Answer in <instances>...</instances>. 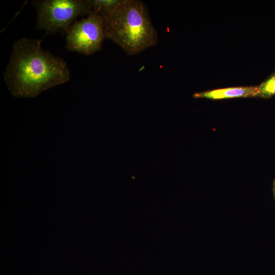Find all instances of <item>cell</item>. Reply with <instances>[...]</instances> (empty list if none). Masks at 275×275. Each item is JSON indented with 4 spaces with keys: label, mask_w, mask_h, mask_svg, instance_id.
<instances>
[{
    "label": "cell",
    "mask_w": 275,
    "mask_h": 275,
    "mask_svg": "<svg viewBox=\"0 0 275 275\" xmlns=\"http://www.w3.org/2000/svg\"><path fill=\"white\" fill-rule=\"evenodd\" d=\"M123 0H89L92 12L102 18L109 15Z\"/></svg>",
    "instance_id": "6"
},
{
    "label": "cell",
    "mask_w": 275,
    "mask_h": 275,
    "mask_svg": "<svg viewBox=\"0 0 275 275\" xmlns=\"http://www.w3.org/2000/svg\"><path fill=\"white\" fill-rule=\"evenodd\" d=\"M103 21L106 38L128 55L138 54L157 44V32L142 1L123 0Z\"/></svg>",
    "instance_id": "2"
},
{
    "label": "cell",
    "mask_w": 275,
    "mask_h": 275,
    "mask_svg": "<svg viewBox=\"0 0 275 275\" xmlns=\"http://www.w3.org/2000/svg\"><path fill=\"white\" fill-rule=\"evenodd\" d=\"M66 34L65 48L86 56L101 50L106 39L103 19L93 13L86 18L76 20Z\"/></svg>",
    "instance_id": "4"
},
{
    "label": "cell",
    "mask_w": 275,
    "mask_h": 275,
    "mask_svg": "<svg viewBox=\"0 0 275 275\" xmlns=\"http://www.w3.org/2000/svg\"><path fill=\"white\" fill-rule=\"evenodd\" d=\"M273 194H274V196L275 198V189H273Z\"/></svg>",
    "instance_id": "9"
},
{
    "label": "cell",
    "mask_w": 275,
    "mask_h": 275,
    "mask_svg": "<svg viewBox=\"0 0 275 275\" xmlns=\"http://www.w3.org/2000/svg\"><path fill=\"white\" fill-rule=\"evenodd\" d=\"M257 97L268 98L275 95V71L258 86Z\"/></svg>",
    "instance_id": "7"
},
{
    "label": "cell",
    "mask_w": 275,
    "mask_h": 275,
    "mask_svg": "<svg viewBox=\"0 0 275 275\" xmlns=\"http://www.w3.org/2000/svg\"><path fill=\"white\" fill-rule=\"evenodd\" d=\"M259 92L258 86L239 87L196 93L193 96L195 98H204L217 100L237 97H257Z\"/></svg>",
    "instance_id": "5"
},
{
    "label": "cell",
    "mask_w": 275,
    "mask_h": 275,
    "mask_svg": "<svg viewBox=\"0 0 275 275\" xmlns=\"http://www.w3.org/2000/svg\"><path fill=\"white\" fill-rule=\"evenodd\" d=\"M41 40L22 38L13 43L4 80L16 97L34 98L70 79L64 59L43 49Z\"/></svg>",
    "instance_id": "1"
},
{
    "label": "cell",
    "mask_w": 275,
    "mask_h": 275,
    "mask_svg": "<svg viewBox=\"0 0 275 275\" xmlns=\"http://www.w3.org/2000/svg\"><path fill=\"white\" fill-rule=\"evenodd\" d=\"M273 189H275V180H274V181L273 182Z\"/></svg>",
    "instance_id": "8"
},
{
    "label": "cell",
    "mask_w": 275,
    "mask_h": 275,
    "mask_svg": "<svg viewBox=\"0 0 275 275\" xmlns=\"http://www.w3.org/2000/svg\"><path fill=\"white\" fill-rule=\"evenodd\" d=\"M36 29L49 35L65 33L79 16L92 14L89 0H36Z\"/></svg>",
    "instance_id": "3"
}]
</instances>
